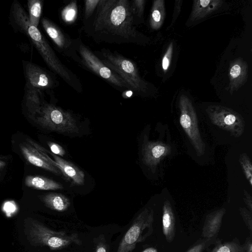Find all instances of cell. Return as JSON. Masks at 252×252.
<instances>
[{
    "label": "cell",
    "mask_w": 252,
    "mask_h": 252,
    "mask_svg": "<svg viewBox=\"0 0 252 252\" xmlns=\"http://www.w3.org/2000/svg\"><path fill=\"white\" fill-rule=\"evenodd\" d=\"M134 11L128 0H100L93 23L94 32L103 39L120 43L135 40Z\"/></svg>",
    "instance_id": "cell-1"
},
{
    "label": "cell",
    "mask_w": 252,
    "mask_h": 252,
    "mask_svg": "<svg viewBox=\"0 0 252 252\" xmlns=\"http://www.w3.org/2000/svg\"><path fill=\"white\" fill-rule=\"evenodd\" d=\"M165 17L164 1L156 0L153 1L150 16V25L153 30L159 29L163 24Z\"/></svg>",
    "instance_id": "cell-22"
},
{
    "label": "cell",
    "mask_w": 252,
    "mask_h": 252,
    "mask_svg": "<svg viewBox=\"0 0 252 252\" xmlns=\"http://www.w3.org/2000/svg\"><path fill=\"white\" fill-rule=\"evenodd\" d=\"M182 3V0H175L172 21L170 26L169 27V28H170L172 26H173L175 23V21H176L179 15L180 14L181 11Z\"/></svg>",
    "instance_id": "cell-34"
},
{
    "label": "cell",
    "mask_w": 252,
    "mask_h": 252,
    "mask_svg": "<svg viewBox=\"0 0 252 252\" xmlns=\"http://www.w3.org/2000/svg\"><path fill=\"white\" fill-rule=\"evenodd\" d=\"M78 7L76 0L71 1L61 11V18L64 23L70 24L77 19Z\"/></svg>",
    "instance_id": "cell-25"
},
{
    "label": "cell",
    "mask_w": 252,
    "mask_h": 252,
    "mask_svg": "<svg viewBox=\"0 0 252 252\" xmlns=\"http://www.w3.org/2000/svg\"><path fill=\"white\" fill-rule=\"evenodd\" d=\"M243 245L246 252H252V236L247 237Z\"/></svg>",
    "instance_id": "cell-37"
},
{
    "label": "cell",
    "mask_w": 252,
    "mask_h": 252,
    "mask_svg": "<svg viewBox=\"0 0 252 252\" xmlns=\"http://www.w3.org/2000/svg\"><path fill=\"white\" fill-rule=\"evenodd\" d=\"M221 0H195L193 2L189 20L202 19L218 10L222 5Z\"/></svg>",
    "instance_id": "cell-17"
},
{
    "label": "cell",
    "mask_w": 252,
    "mask_h": 252,
    "mask_svg": "<svg viewBox=\"0 0 252 252\" xmlns=\"http://www.w3.org/2000/svg\"><path fill=\"white\" fill-rule=\"evenodd\" d=\"M41 199L48 208L59 212L65 211L70 205L69 199L61 193H49Z\"/></svg>",
    "instance_id": "cell-21"
},
{
    "label": "cell",
    "mask_w": 252,
    "mask_h": 252,
    "mask_svg": "<svg viewBox=\"0 0 252 252\" xmlns=\"http://www.w3.org/2000/svg\"><path fill=\"white\" fill-rule=\"evenodd\" d=\"M43 2L41 0H28L27 6L30 23L38 28L42 11Z\"/></svg>",
    "instance_id": "cell-24"
},
{
    "label": "cell",
    "mask_w": 252,
    "mask_h": 252,
    "mask_svg": "<svg viewBox=\"0 0 252 252\" xmlns=\"http://www.w3.org/2000/svg\"><path fill=\"white\" fill-rule=\"evenodd\" d=\"M43 102L41 91L25 86L23 104L29 117L33 120L39 113Z\"/></svg>",
    "instance_id": "cell-18"
},
{
    "label": "cell",
    "mask_w": 252,
    "mask_h": 252,
    "mask_svg": "<svg viewBox=\"0 0 252 252\" xmlns=\"http://www.w3.org/2000/svg\"><path fill=\"white\" fill-rule=\"evenodd\" d=\"M143 160L150 167H156L171 152V147L161 141H147L142 147Z\"/></svg>",
    "instance_id": "cell-12"
},
{
    "label": "cell",
    "mask_w": 252,
    "mask_h": 252,
    "mask_svg": "<svg viewBox=\"0 0 252 252\" xmlns=\"http://www.w3.org/2000/svg\"><path fill=\"white\" fill-rule=\"evenodd\" d=\"M33 120L50 130L69 133L79 131V127L72 115L52 104L43 102L39 113Z\"/></svg>",
    "instance_id": "cell-4"
},
{
    "label": "cell",
    "mask_w": 252,
    "mask_h": 252,
    "mask_svg": "<svg viewBox=\"0 0 252 252\" xmlns=\"http://www.w3.org/2000/svg\"><path fill=\"white\" fill-rule=\"evenodd\" d=\"M248 77V65L241 58L231 61L228 69L229 91L232 94L243 85Z\"/></svg>",
    "instance_id": "cell-14"
},
{
    "label": "cell",
    "mask_w": 252,
    "mask_h": 252,
    "mask_svg": "<svg viewBox=\"0 0 252 252\" xmlns=\"http://www.w3.org/2000/svg\"><path fill=\"white\" fill-rule=\"evenodd\" d=\"M25 184L29 188L40 190L62 189V184L50 179L37 175H29L25 179Z\"/></svg>",
    "instance_id": "cell-20"
},
{
    "label": "cell",
    "mask_w": 252,
    "mask_h": 252,
    "mask_svg": "<svg viewBox=\"0 0 252 252\" xmlns=\"http://www.w3.org/2000/svg\"><path fill=\"white\" fill-rule=\"evenodd\" d=\"M41 25L56 45L63 51L68 50L71 45L70 40L52 21L43 17L41 20Z\"/></svg>",
    "instance_id": "cell-16"
},
{
    "label": "cell",
    "mask_w": 252,
    "mask_h": 252,
    "mask_svg": "<svg viewBox=\"0 0 252 252\" xmlns=\"http://www.w3.org/2000/svg\"><path fill=\"white\" fill-rule=\"evenodd\" d=\"M154 213L145 208L134 220L121 240L117 252H132L136 245L144 241L153 232Z\"/></svg>",
    "instance_id": "cell-6"
},
{
    "label": "cell",
    "mask_w": 252,
    "mask_h": 252,
    "mask_svg": "<svg viewBox=\"0 0 252 252\" xmlns=\"http://www.w3.org/2000/svg\"><path fill=\"white\" fill-rule=\"evenodd\" d=\"M226 209L222 208L208 214L202 227L201 238L216 240Z\"/></svg>",
    "instance_id": "cell-15"
},
{
    "label": "cell",
    "mask_w": 252,
    "mask_h": 252,
    "mask_svg": "<svg viewBox=\"0 0 252 252\" xmlns=\"http://www.w3.org/2000/svg\"><path fill=\"white\" fill-rule=\"evenodd\" d=\"M239 211L244 222L252 236V212L245 207H240Z\"/></svg>",
    "instance_id": "cell-29"
},
{
    "label": "cell",
    "mask_w": 252,
    "mask_h": 252,
    "mask_svg": "<svg viewBox=\"0 0 252 252\" xmlns=\"http://www.w3.org/2000/svg\"><path fill=\"white\" fill-rule=\"evenodd\" d=\"M142 252H158V250L154 247H149L145 249Z\"/></svg>",
    "instance_id": "cell-39"
},
{
    "label": "cell",
    "mask_w": 252,
    "mask_h": 252,
    "mask_svg": "<svg viewBox=\"0 0 252 252\" xmlns=\"http://www.w3.org/2000/svg\"><path fill=\"white\" fill-rule=\"evenodd\" d=\"M216 241L201 238L196 241L186 252H203Z\"/></svg>",
    "instance_id": "cell-27"
},
{
    "label": "cell",
    "mask_w": 252,
    "mask_h": 252,
    "mask_svg": "<svg viewBox=\"0 0 252 252\" xmlns=\"http://www.w3.org/2000/svg\"><path fill=\"white\" fill-rule=\"evenodd\" d=\"M206 111L212 123L230 133L235 137H239L245 129L243 117L233 110L221 105H210Z\"/></svg>",
    "instance_id": "cell-8"
},
{
    "label": "cell",
    "mask_w": 252,
    "mask_h": 252,
    "mask_svg": "<svg viewBox=\"0 0 252 252\" xmlns=\"http://www.w3.org/2000/svg\"><path fill=\"white\" fill-rule=\"evenodd\" d=\"M100 0H87L85 1V17L88 19L98 6Z\"/></svg>",
    "instance_id": "cell-31"
},
{
    "label": "cell",
    "mask_w": 252,
    "mask_h": 252,
    "mask_svg": "<svg viewBox=\"0 0 252 252\" xmlns=\"http://www.w3.org/2000/svg\"><path fill=\"white\" fill-rule=\"evenodd\" d=\"M180 123L190 141L198 156L204 155L205 145L203 141L197 123L196 114L190 99L182 94L179 100Z\"/></svg>",
    "instance_id": "cell-7"
},
{
    "label": "cell",
    "mask_w": 252,
    "mask_h": 252,
    "mask_svg": "<svg viewBox=\"0 0 252 252\" xmlns=\"http://www.w3.org/2000/svg\"><path fill=\"white\" fill-rule=\"evenodd\" d=\"M25 86L41 90L51 89L55 81L51 74L39 65L27 61H22Z\"/></svg>",
    "instance_id": "cell-10"
},
{
    "label": "cell",
    "mask_w": 252,
    "mask_h": 252,
    "mask_svg": "<svg viewBox=\"0 0 252 252\" xmlns=\"http://www.w3.org/2000/svg\"><path fill=\"white\" fill-rule=\"evenodd\" d=\"M173 43H170L162 57L161 66L164 73H166L170 67L173 54Z\"/></svg>",
    "instance_id": "cell-28"
},
{
    "label": "cell",
    "mask_w": 252,
    "mask_h": 252,
    "mask_svg": "<svg viewBox=\"0 0 252 252\" xmlns=\"http://www.w3.org/2000/svg\"><path fill=\"white\" fill-rule=\"evenodd\" d=\"M24 226L27 239L33 246H46L51 250H59L72 244H82L77 233L67 234L64 231H54L32 219L25 220Z\"/></svg>",
    "instance_id": "cell-3"
},
{
    "label": "cell",
    "mask_w": 252,
    "mask_h": 252,
    "mask_svg": "<svg viewBox=\"0 0 252 252\" xmlns=\"http://www.w3.org/2000/svg\"><path fill=\"white\" fill-rule=\"evenodd\" d=\"M162 229L168 243L172 242L175 236V217L170 201L165 200L162 207Z\"/></svg>",
    "instance_id": "cell-19"
},
{
    "label": "cell",
    "mask_w": 252,
    "mask_h": 252,
    "mask_svg": "<svg viewBox=\"0 0 252 252\" xmlns=\"http://www.w3.org/2000/svg\"><path fill=\"white\" fill-rule=\"evenodd\" d=\"M94 243L95 247V252H108V245L106 243L103 235H99L94 239Z\"/></svg>",
    "instance_id": "cell-30"
},
{
    "label": "cell",
    "mask_w": 252,
    "mask_h": 252,
    "mask_svg": "<svg viewBox=\"0 0 252 252\" xmlns=\"http://www.w3.org/2000/svg\"><path fill=\"white\" fill-rule=\"evenodd\" d=\"M213 244L214 247L209 252H246L243 244L237 237L223 243L217 239Z\"/></svg>",
    "instance_id": "cell-23"
},
{
    "label": "cell",
    "mask_w": 252,
    "mask_h": 252,
    "mask_svg": "<svg viewBox=\"0 0 252 252\" xmlns=\"http://www.w3.org/2000/svg\"><path fill=\"white\" fill-rule=\"evenodd\" d=\"M243 200L247 205L248 210L252 212V197L245 189L244 190Z\"/></svg>",
    "instance_id": "cell-35"
},
{
    "label": "cell",
    "mask_w": 252,
    "mask_h": 252,
    "mask_svg": "<svg viewBox=\"0 0 252 252\" xmlns=\"http://www.w3.org/2000/svg\"><path fill=\"white\" fill-rule=\"evenodd\" d=\"M47 144L52 153L60 156H63L65 154V151L60 145L52 142H48Z\"/></svg>",
    "instance_id": "cell-33"
},
{
    "label": "cell",
    "mask_w": 252,
    "mask_h": 252,
    "mask_svg": "<svg viewBox=\"0 0 252 252\" xmlns=\"http://www.w3.org/2000/svg\"><path fill=\"white\" fill-rule=\"evenodd\" d=\"M8 18L13 30L27 37L48 66L73 86L70 72L60 61L39 29L30 23L28 14L17 0H14L11 3Z\"/></svg>",
    "instance_id": "cell-2"
},
{
    "label": "cell",
    "mask_w": 252,
    "mask_h": 252,
    "mask_svg": "<svg viewBox=\"0 0 252 252\" xmlns=\"http://www.w3.org/2000/svg\"><path fill=\"white\" fill-rule=\"evenodd\" d=\"M78 50L83 62L95 74L116 87L128 88L125 81L117 73L106 66L85 45L79 44Z\"/></svg>",
    "instance_id": "cell-9"
},
{
    "label": "cell",
    "mask_w": 252,
    "mask_h": 252,
    "mask_svg": "<svg viewBox=\"0 0 252 252\" xmlns=\"http://www.w3.org/2000/svg\"><path fill=\"white\" fill-rule=\"evenodd\" d=\"M132 7L134 13L135 12L137 16L140 17L142 15L146 1L145 0H134L132 1Z\"/></svg>",
    "instance_id": "cell-32"
},
{
    "label": "cell",
    "mask_w": 252,
    "mask_h": 252,
    "mask_svg": "<svg viewBox=\"0 0 252 252\" xmlns=\"http://www.w3.org/2000/svg\"><path fill=\"white\" fill-rule=\"evenodd\" d=\"M6 165V162L3 157H0V172L2 171Z\"/></svg>",
    "instance_id": "cell-38"
},
{
    "label": "cell",
    "mask_w": 252,
    "mask_h": 252,
    "mask_svg": "<svg viewBox=\"0 0 252 252\" xmlns=\"http://www.w3.org/2000/svg\"><path fill=\"white\" fill-rule=\"evenodd\" d=\"M19 147L22 155L31 164L56 174H61L58 168L48 161L45 153L35 148L28 142L20 144Z\"/></svg>",
    "instance_id": "cell-13"
},
{
    "label": "cell",
    "mask_w": 252,
    "mask_h": 252,
    "mask_svg": "<svg viewBox=\"0 0 252 252\" xmlns=\"http://www.w3.org/2000/svg\"><path fill=\"white\" fill-rule=\"evenodd\" d=\"M242 169L251 187H252V164L250 158L246 153L241 154L239 158Z\"/></svg>",
    "instance_id": "cell-26"
},
{
    "label": "cell",
    "mask_w": 252,
    "mask_h": 252,
    "mask_svg": "<svg viewBox=\"0 0 252 252\" xmlns=\"http://www.w3.org/2000/svg\"><path fill=\"white\" fill-rule=\"evenodd\" d=\"M3 211L7 217H10L15 213V206L11 203L6 204L3 207Z\"/></svg>",
    "instance_id": "cell-36"
},
{
    "label": "cell",
    "mask_w": 252,
    "mask_h": 252,
    "mask_svg": "<svg viewBox=\"0 0 252 252\" xmlns=\"http://www.w3.org/2000/svg\"><path fill=\"white\" fill-rule=\"evenodd\" d=\"M27 141L35 148L50 154L54 158L53 165L73 183L79 185L84 184L85 174L75 165L45 149L30 139H27Z\"/></svg>",
    "instance_id": "cell-11"
},
{
    "label": "cell",
    "mask_w": 252,
    "mask_h": 252,
    "mask_svg": "<svg viewBox=\"0 0 252 252\" xmlns=\"http://www.w3.org/2000/svg\"><path fill=\"white\" fill-rule=\"evenodd\" d=\"M101 61L117 73L126 83L128 88L139 93H145L147 84L140 77L136 64L131 60L116 53L101 51Z\"/></svg>",
    "instance_id": "cell-5"
}]
</instances>
